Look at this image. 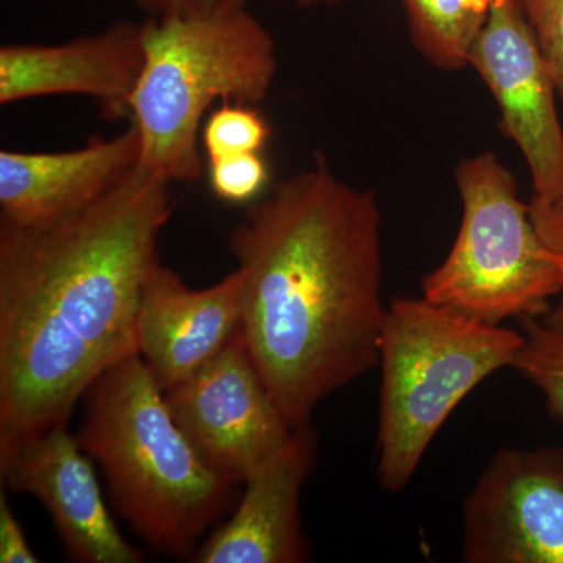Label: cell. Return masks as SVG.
I'll list each match as a JSON object with an SVG mask.
<instances>
[{"label": "cell", "instance_id": "19", "mask_svg": "<svg viewBox=\"0 0 563 563\" xmlns=\"http://www.w3.org/2000/svg\"><path fill=\"white\" fill-rule=\"evenodd\" d=\"M563 99V0H517Z\"/></svg>", "mask_w": 563, "mask_h": 563}, {"label": "cell", "instance_id": "10", "mask_svg": "<svg viewBox=\"0 0 563 563\" xmlns=\"http://www.w3.org/2000/svg\"><path fill=\"white\" fill-rule=\"evenodd\" d=\"M90 455L68 422L22 440L0 455L2 487L38 499L66 554L84 563H140L144 555L122 536L103 501Z\"/></svg>", "mask_w": 563, "mask_h": 563}, {"label": "cell", "instance_id": "15", "mask_svg": "<svg viewBox=\"0 0 563 563\" xmlns=\"http://www.w3.org/2000/svg\"><path fill=\"white\" fill-rule=\"evenodd\" d=\"M418 51L437 68L468 66L474 41L487 22L493 0H402Z\"/></svg>", "mask_w": 563, "mask_h": 563}, {"label": "cell", "instance_id": "18", "mask_svg": "<svg viewBox=\"0 0 563 563\" xmlns=\"http://www.w3.org/2000/svg\"><path fill=\"white\" fill-rule=\"evenodd\" d=\"M269 181L268 165L261 152L231 155L209 161V184L218 199L229 203H250Z\"/></svg>", "mask_w": 563, "mask_h": 563}, {"label": "cell", "instance_id": "8", "mask_svg": "<svg viewBox=\"0 0 563 563\" xmlns=\"http://www.w3.org/2000/svg\"><path fill=\"white\" fill-rule=\"evenodd\" d=\"M462 518L463 562L563 563V446L499 450Z\"/></svg>", "mask_w": 563, "mask_h": 563}, {"label": "cell", "instance_id": "12", "mask_svg": "<svg viewBox=\"0 0 563 563\" xmlns=\"http://www.w3.org/2000/svg\"><path fill=\"white\" fill-rule=\"evenodd\" d=\"M243 277L239 269L209 288L191 290L158 263L141 292L139 355L162 391L198 373L242 325Z\"/></svg>", "mask_w": 563, "mask_h": 563}, {"label": "cell", "instance_id": "13", "mask_svg": "<svg viewBox=\"0 0 563 563\" xmlns=\"http://www.w3.org/2000/svg\"><path fill=\"white\" fill-rule=\"evenodd\" d=\"M312 422L292 429L287 443L244 483L231 520L210 533L196 563H302L310 547L302 529L301 493L318 459Z\"/></svg>", "mask_w": 563, "mask_h": 563}, {"label": "cell", "instance_id": "2", "mask_svg": "<svg viewBox=\"0 0 563 563\" xmlns=\"http://www.w3.org/2000/svg\"><path fill=\"white\" fill-rule=\"evenodd\" d=\"M383 214L376 196L318 154L279 181L229 239L242 273V335L291 428L329 395L379 366Z\"/></svg>", "mask_w": 563, "mask_h": 563}, {"label": "cell", "instance_id": "5", "mask_svg": "<svg viewBox=\"0 0 563 563\" xmlns=\"http://www.w3.org/2000/svg\"><path fill=\"white\" fill-rule=\"evenodd\" d=\"M523 332L487 324L426 298H393L380 340L377 483L398 495L459 404L512 368Z\"/></svg>", "mask_w": 563, "mask_h": 563}, {"label": "cell", "instance_id": "3", "mask_svg": "<svg viewBox=\"0 0 563 563\" xmlns=\"http://www.w3.org/2000/svg\"><path fill=\"white\" fill-rule=\"evenodd\" d=\"M77 442L101 466L121 517L154 553L190 559L224 514L233 485L199 457L139 354L84 396Z\"/></svg>", "mask_w": 563, "mask_h": 563}, {"label": "cell", "instance_id": "6", "mask_svg": "<svg viewBox=\"0 0 563 563\" xmlns=\"http://www.w3.org/2000/svg\"><path fill=\"white\" fill-rule=\"evenodd\" d=\"M461 229L442 265L422 279V298L487 324L543 318L563 288V261L543 242L514 174L495 155L455 169Z\"/></svg>", "mask_w": 563, "mask_h": 563}, {"label": "cell", "instance_id": "11", "mask_svg": "<svg viewBox=\"0 0 563 563\" xmlns=\"http://www.w3.org/2000/svg\"><path fill=\"white\" fill-rule=\"evenodd\" d=\"M146 22H117L60 44H3L0 103L46 96L95 99L109 120L129 117L144 63Z\"/></svg>", "mask_w": 563, "mask_h": 563}, {"label": "cell", "instance_id": "22", "mask_svg": "<svg viewBox=\"0 0 563 563\" xmlns=\"http://www.w3.org/2000/svg\"><path fill=\"white\" fill-rule=\"evenodd\" d=\"M151 18L191 16L214 11L242 9L250 0H135Z\"/></svg>", "mask_w": 563, "mask_h": 563}, {"label": "cell", "instance_id": "21", "mask_svg": "<svg viewBox=\"0 0 563 563\" xmlns=\"http://www.w3.org/2000/svg\"><path fill=\"white\" fill-rule=\"evenodd\" d=\"M25 539L24 529L11 510L5 490H0V563H38Z\"/></svg>", "mask_w": 563, "mask_h": 563}, {"label": "cell", "instance_id": "7", "mask_svg": "<svg viewBox=\"0 0 563 563\" xmlns=\"http://www.w3.org/2000/svg\"><path fill=\"white\" fill-rule=\"evenodd\" d=\"M163 395L199 457L232 485L246 483L295 429L263 384L242 329L198 373Z\"/></svg>", "mask_w": 563, "mask_h": 563}, {"label": "cell", "instance_id": "1", "mask_svg": "<svg viewBox=\"0 0 563 563\" xmlns=\"http://www.w3.org/2000/svg\"><path fill=\"white\" fill-rule=\"evenodd\" d=\"M172 185L136 165L79 210L0 221V455L68 422L107 369L139 354Z\"/></svg>", "mask_w": 563, "mask_h": 563}, {"label": "cell", "instance_id": "17", "mask_svg": "<svg viewBox=\"0 0 563 563\" xmlns=\"http://www.w3.org/2000/svg\"><path fill=\"white\" fill-rule=\"evenodd\" d=\"M268 122L255 106L222 102L209 114L201 132L209 161L261 152L268 141Z\"/></svg>", "mask_w": 563, "mask_h": 563}, {"label": "cell", "instance_id": "16", "mask_svg": "<svg viewBox=\"0 0 563 563\" xmlns=\"http://www.w3.org/2000/svg\"><path fill=\"white\" fill-rule=\"evenodd\" d=\"M523 344L512 368L543 395L544 407L563 424V328L544 320L521 321Z\"/></svg>", "mask_w": 563, "mask_h": 563}, {"label": "cell", "instance_id": "23", "mask_svg": "<svg viewBox=\"0 0 563 563\" xmlns=\"http://www.w3.org/2000/svg\"><path fill=\"white\" fill-rule=\"evenodd\" d=\"M339 2L342 0H296L299 7L332 5V3Z\"/></svg>", "mask_w": 563, "mask_h": 563}, {"label": "cell", "instance_id": "20", "mask_svg": "<svg viewBox=\"0 0 563 563\" xmlns=\"http://www.w3.org/2000/svg\"><path fill=\"white\" fill-rule=\"evenodd\" d=\"M531 217L537 231L542 236L543 242L561 255L563 261V190L561 195L555 196L551 201H540L532 198ZM544 320L553 322V324L563 328V288L559 295L558 306L544 314Z\"/></svg>", "mask_w": 563, "mask_h": 563}, {"label": "cell", "instance_id": "9", "mask_svg": "<svg viewBox=\"0 0 563 563\" xmlns=\"http://www.w3.org/2000/svg\"><path fill=\"white\" fill-rule=\"evenodd\" d=\"M468 65L479 73L532 176V198L551 201L563 190V129L555 84L539 41L517 0H493Z\"/></svg>", "mask_w": 563, "mask_h": 563}, {"label": "cell", "instance_id": "4", "mask_svg": "<svg viewBox=\"0 0 563 563\" xmlns=\"http://www.w3.org/2000/svg\"><path fill=\"white\" fill-rule=\"evenodd\" d=\"M144 63L129 103L139 166L172 184L201 179L199 132L217 102L257 106L276 76V47L247 7L150 18Z\"/></svg>", "mask_w": 563, "mask_h": 563}, {"label": "cell", "instance_id": "14", "mask_svg": "<svg viewBox=\"0 0 563 563\" xmlns=\"http://www.w3.org/2000/svg\"><path fill=\"white\" fill-rule=\"evenodd\" d=\"M140 161L135 125L65 152L0 151V221L40 222L88 206Z\"/></svg>", "mask_w": 563, "mask_h": 563}]
</instances>
